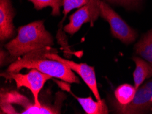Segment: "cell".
I'll return each mask as SVG.
<instances>
[{
	"label": "cell",
	"mask_w": 152,
	"mask_h": 114,
	"mask_svg": "<svg viewBox=\"0 0 152 114\" xmlns=\"http://www.w3.org/2000/svg\"><path fill=\"white\" fill-rule=\"evenodd\" d=\"M52 51H57L51 46L34 51L23 55L22 58L14 61L6 71L18 73L23 68H36L43 73L51 76L53 78L59 79L69 83H79V77L66 65L46 57L47 53Z\"/></svg>",
	"instance_id": "cell-1"
},
{
	"label": "cell",
	"mask_w": 152,
	"mask_h": 114,
	"mask_svg": "<svg viewBox=\"0 0 152 114\" xmlns=\"http://www.w3.org/2000/svg\"><path fill=\"white\" fill-rule=\"evenodd\" d=\"M53 45L52 35L46 29L44 21L39 20L18 27L17 36L4 47L10 58L16 60L34 51Z\"/></svg>",
	"instance_id": "cell-2"
},
{
	"label": "cell",
	"mask_w": 152,
	"mask_h": 114,
	"mask_svg": "<svg viewBox=\"0 0 152 114\" xmlns=\"http://www.w3.org/2000/svg\"><path fill=\"white\" fill-rule=\"evenodd\" d=\"M1 76L6 79L14 80L18 88L25 87L28 88L34 96V104L40 107L41 103L39 101V93L42 89L44 85L48 80L53 77L51 76L43 73L36 68L30 69L27 74L5 71L1 73Z\"/></svg>",
	"instance_id": "cell-3"
},
{
	"label": "cell",
	"mask_w": 152,
	"mask_h": 114,
	"mask_svg": "<svg viewBox=\"0 0 152 114\" xmlns=\"http://www.w3.org/2000/svg\"><path fill=\"white\" fill-rule=\"evenodd\" d=\"M100 17L109 23L113 36L122 43L129 45L137 38V31L128 25L109 4L103 0L100 1Z\"/></svg>",
	"instance_id": "cell-4"
},
{
	"label": "cell",
	"mask_w": 152,
	"mask_h": 114,
	"mask_svg": "<svg viewBox=\"0 0 152 114\" xmlns=\"http://www.w3.org/2000/svg\"><path fill=\"white\" fill-rule=\"evenodd\" d=\"M112 103L116 113L137 114L150 112L152 111V79L138 88L134 99L130 103L123 105L116 101H113Z\"/></svg>",
	"instance_id": "cell-5"
},
{
	"label": "cell",
	"mask_w": 152,
	"mask_h": 114,
	"mask_svg": "<svg viewBox=\"0 0 152 114\" xmlns=\"http://www.w3.org/2000/svg\"><path fill=\"white\" fill-rule=\"evenodd\" d=\"M100 1L101 0H90L86 5L78 8L70 17L69 23L64 26V32L73 35L85 23H89L91 26H93L94 22L100 17Z\"/></svg>",
	"instance_id": "cell-6"
},
{
	"label": "cell",
	"mask_w": 152,
	"mask_h": 114,
	"mask_svg": "<svg viewBox=\"0 0 152 114\" xmlns=\"http://www.w3.org/2000/svg\"><path fill=\"white\" fill-rule=\"evenodd\" d=\"M57 51L49 52L46 54V57L63 63L72 71L77 73L91 90L96 100L100 101L101 98L98 92L94 67L89 66L85 63H76L71 60H66L57 55Z\"/></svg>",
	"instance_id": "cell-7"
},
{
	"label": "cell",
	"mask_w": 152,
	"mask_h": 114,
	"mask_svg": "<svg viewBox=\"0 0 152 114\" xmlns=\"http://www.w3.org/2000/svg\"><path fill=\"white\" fill-rule=\"evenodd\" d=\"M15 11L11 0H0V40L4 42L15 36L13 18Z\"/></svg>",
	"instance_id": "cell-8"
},
{
	"label": "cell",
	"mask_w": 152,
	"mask_h": 114,
	"mask_svg": "<svg viewBox=\"0 0 152 114\" xmlns=\"http://www.w3.org/2000/svg\"><path fill=\"white\" fill-rule=\"evenodd\" d=\"M57 84L59 85L62 90H66L70 92L72 96L76 98L79 102V103L81 105L82 108L83 109L85 112L87 114H108L109 113V109H108L107 104H106L104 100L101 99L100 101H94L91 96L87 98H80L75 96L70 91V86L69 85L68 82L65 83L66 81L61 82L55 80Z\"/></svg>",
	"instance_id": "cell-9"
},
{
	"label": "cell",
	"mask_w": 152,
	"mask_h": 114,
	"mask_svg": "<svg viewBox=\"0 0 152 114\" xmlns=\"http://www.w3.org/2000/svg\"><path fill=\"white\" fill-rule=\"evenodd\" d=\"M132 60L136 64V68L133 73V78L134 87L137 90L145 80L152 76V66L149 63L141 57H134Z\"/></svg>",
	"instance_id": "cell-10"
},
{
	"label": "cell",
	"mask_w": 152,
	"mask_h": 114,
	"mask_svg": "<svg viewBox=\"0 0 152 114\" xmlns=\"http://www.w3.org/2000/svg\"><path fill=\"white\" fill-rule=\"evenodd\" d=\"M136 54L149 63L152 66V29L145 34L134 45Z\"/></svg>",
	"instance_id": "cell-11"
},
{
	"label": "cell",
	"mask_w": 152,
	"mask_h": 114,
	"mask_svg": "<svg viewBox=\"0 0 152 114\" xmlns=\"http://www.w3.org/2000/svg\"><path fill=\"white\" fill-rule=\"evenodd\" d=\"M1 103L18 104L22 106L25 109L33 104L28 98L17 91H14V90L7 91L4 89H1V93H0V104Z\"/></svg>",
	"instance_id": "cell-12"
},
{
	"label": "cell",
	"mask_w": 152,
	"mask_h": 114,
	"mask_svg": "<svg viewBox=\"0 0 152 114\" xmlns=\"http://www.w3.org/2000/svg\"><path fill=\"white\" fill-rule=\"evenodd\" d=\"M137 89L134 86L124 83L119 85L115 90V97L117 103L126 105L133 101Z\"/></svg>",
	"instance_id": "cell-13"
},
{
	"label": "cell",
	"mask_w": 152,
	"mask_h": 114,
	"mask_svg": "<svg viewBox=\"0 0 152 114\" xmlns=\"http://www.w3.org/2000/svg\"><path fill=\"white\" fill-rule=\"evenodd\" d=\"M62 101H59V102L55 104L54 106L50 105H45V104H41L40 107L36 106L34 103H33L31 106L29 107L26 109H24L22 112L20 113L21 114H58L60 113L61 104L57 103H61Z\"/></svg>",
	"instance_id": "cell-14"
},
{
	"label": "cell",
	"mask_w": 152,
	"mask_h": 114,
	"mask_svg": "<svg viewBox=\"0 0 152 114\" xmlns=\"http://www.w3.org/2000/svg\"><path fill=\"white\" fill-rule=\"evenodd\" d=\"M34 4L36 10H42L46 7H50L52 9L51 15L58 16L60 15L61 7L63 6L64 0H29Z\"/></svg>",
	"instance_id": "cell-15"
},
{
	"label": "cell",
	"mask_w": 152,
	"mask_h": 114,
	"mask_svg": "<svg viewBox=\"0 0 152 114\" xmlns=\"http://www.w3.org/2000/svg\"><path fill=\"white\" fill-rule=\"evenodd\" d=\"M90 0H64L63 13L64 15H67L73 9L81 8L82 6L88 3Z\"/></svg>",
	"instance_id": "cell-16"
},
{
	"label": "cell",
	"mask_w": 152,
	"mask_h": 114,
	"mask_svg": "<svg viewBox=\"0 0 152 114\" xmlns=\"http://www.w3.org/2000/svg\"><path fill=\"white\" fill-rule=\"evenodd\" d=\"M109 3L118 4L127 9L136 8L141 2V0H104Z\"/></svg>",
	"instance_id": "cell-17"
},
{
	"label": "cell",
	"mask_w": 152,
	"mask_h": 114,
	"mask_svg": "<svg viewBox=\"0 0 152 114\" xmlns=\"http://www.w3.org/2000/svg\"><path fill=\"white\" fill-rule=\"evenodd\" d=\"M1 113L7 114H18L19 113L16 109L13 107L12 104L10 103H1L0 104Z\"/></svg>",
	"instance_id": "cell-18"
},
{
	"label": "cell",
	"mask_w": 152,
	"mask_h": 114,
	"mask_svg": "<svg viewBox=\"0 0 152 114\" xmlns=\"http://www.w3.org/2000/svg\"><path fill=\"white\" fill-rule=\"evenodd\" d=\"M8 55H10L9 54V53L4 51L1 49V66H2L4 65V62H5V60H6V57L8 56Z\"/></svg>",
	"instance_id": "cell-19"
}]
</instances>
